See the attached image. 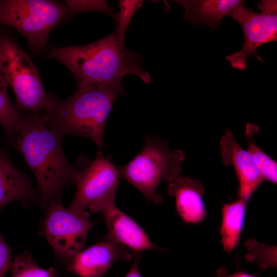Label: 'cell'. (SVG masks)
<instances>
[{
	"mask_svg": "<svg viewBox=\"0 0 277 277\" xmlns=\"http://www.w3.org/2000/svg\"><path fill=\"white\" fill-rule=\"evenodd\" d=\"M62 137L36 113L22 116L15 136L9 142L33 172L43 206L51 199H60L64 188L75 183L80 170L66 157Z\"/></svg>",
	"mask_w": 277,
	"mask_h": 277,
	"instance_id": "1",
	"label": "cell"
},
{
	"mask_svg": "<svg viewBox=\"0 0 277 277\" xmlns=\"http://www.w3.org/2000/svg\"><path fill=\"white\" fill-rule=\"evenodd\" d=\"M126 95L122 82H77L75 92L65 100L50 94L48 108L39 113L44 121L62 137H84L101 148L104 146V131L112 107L118 97Z\"/></svg>",
	"mask_w": 277,
	"mask_h": 277,
	"instance_id": "2",
	"label": "cell"
},
{
	"mask_svg": "<svg viewBox=\"0 0 277 277\" xmlns=\"http://www.w3.org/2000/svg\"><path fill=\"white\" fill-rule=\"evenodd\" d=\"M47 56L67 68L77 82L115 83L122 82L128 74L147 84L151 81L148 72L141 67L143 57L127 49L115 31L87 45L52 48Z\"/></svg>",
	"mask_w": 277,
	"mask_h": 277,
	"instance_id": "3",
	"label": "cell"
},
{
	"mask_svg": "<svg viewBox=\"0 0 277 277\" xmlns=\"http://www.w3.org/2000/svg\"><path fill=\"white\" fill-rule=\"evenodd\" d=\"M168 141L147 136L141 152L120 168L121 176L139 190L149 202L160 203L156 193L162 181L171 182L179 177L185 157L180 150H171Z\"/></svg>",
	"mask_w": 277,
	"mask_h": 277,
	"instance_id": "4",
	"label": "cell"
},
{
	"mask_svg": "<svg viewBox=\"0 0 277 277\" xmlns=\"http://www.w3.org/2000/svg\"><path fill=\"white\" fill-rule=\"evenodd\" d=\"M63 3L50 0H1L0 25L14 27L35 53L43 51L51 31L67 18Z\"/></svg>",
	"mask_w": 277,
	"mask_h": 277,
	"instance_id": "5",
	"label": "cell"
},
{
	"mask_svg": "<svg viewBox=\"0 0 277 277\" xmlns=\"http://www.w3.org/2000/svg\"><path fill=\"white\" fill-rule=\"evenodd\" d=\"M0 73L11 87L21 113H39L48 108L50 94L46 93L37 68L16 42L6 35L0 36Z\"/></svg>",
	"mask_w": 277,
	"mask_h": 277,
	"instance_id": "6",
	"label": "cell"
},
{
	"mask_svg": "<svg viewBox=\"0 0 277 277\" xmlns=\"http://www.w3.org/2000/svg\"><path fill=\"white\" fill-rule=\"evenodd\" d=\"M244 4L235 7L230 16L241 26L243 46L239 51L225 57L233 68L239 70L246 68V61L252 56L263 63L258 48L277 39L276 1H261L258 7L260 12L246 8Z\"/></svg>",
	"mask_w": 277,
	"mask_h": 277,
	"instance_id": "7",
	"label": "cell"
},
{
	"mask_svg": "<svg viewBox=\"0 0 277 277\" xmlns=\"http://www.w3.org/2000/svg\"><path fill=\"white\" fill-rule=\"evenodd\" d=\"M121 177L120 168L100 151L91 163L80 170L76 194L68 209L78 214L87 213V208L97 212L104 205L115 201Z\"/></svg>",
	"mask_w": 277,
	"mask_h": 277,
	"instance_id": "8",
	"label": "cell"
},
{
	"mask_svg": "<svg viewBox=\"0 0 277 277\" xmlns=\"http://www.w3.org/2000/svg\"><path fill=\"white\" fill-rule=\"evenodd\" d=\"M48 203L44 234L57 256L70 261L82 250L93 223L88 212L78 214L66 209L59 199H51Z\"/></svg>",
	"mask_w": 277,
	"mask_h": 277,
	"instance_id": "9",
	"label": "cell"
},
{
	"mask_svg": "<svg viewBox=\"0 0 277 277\" xmlns=\"http://www.w3.org/2000/svg\"><path fill=\"white\" fill-rule=\"evenodd\" d=\"M133 253L127 247L106 239L82 250L70 261L67 268L79 277H102L114 262L128 261Z\"/></svg>",
	"mask_w": 277,
	"mask_h": 277,
	"instance_id": "10",
	"label": "cell"
},
{
	"mask_svg": "<svg viewBox=\"0 0 277 277\" xmlns=\"http://www.w3.org/2000/svg\"><path fill=\"white\" fill-rule=\"evenodd\" d=\"M219 147L223 164L235 169L239 199L247 202L263 180L259 170L250 154L240 146L228 128L220 139Z\"/></svg>",
	"mask_w": 277,
	"mask_h": 277,
	"instance_id": "11",
	"label": "cell"
},
{
	"mask_svg": "<svg viewBox=\"0 0 277 277\" xmlns=\"http://www.w3.org/2000/svg\"><path fill=\"white\" fill-rule=\"evenodd\" d=\"M98 212L103 213L108 228L106 239L127 247L133 254L160 249L140 225L117 208L115 202L104 205Z\"/></svg>",
	"mask_w": 277,
	"mask_h": 277,
	"instance_id": "12",
	"label": "cell"
},
{
	"mask_svg": "<svg viewBox=\"0 0 277 277\" xmlns=\"http://www.w3.org/2000/svg\"><path fill=\"white\" fill-rule=\"evenodd\" d=\"M203 192L199 181L187 177H177L168 187V194L175 198L178 214L188 223L200 222L206 215Z\"/></svg>",
	"mask_w": 277,
	"mask_h": 277,
	"instance_id": "13",
	"label": "cell"
},
{
	"mask_svg": "<svg viewBox=\"0 0 277 277\" xmlns=\"http://www.w3.org/2000/svg\"><path fill=\"white\" fill-rule=\"evenodd\" d=\"M37 195L28 176L14 165L6 150H0V210L13 201L27 202Z\"/></svg>",
	"mask_w": 277,
	"mask_h": 277,
	"instance_id": "14",
	"label": "cell"
},
{
	"mask_svg": "<svg viewBox=\"0 0 277 277\" xmlns=\"http://www.w3.org/2000/svg\"><path fill=\"white\" fill-rule=\"evenodd\" d=\"M185 9V20L194 26L205 25L216 29L222 19L230 17L233 9L244 2L241 0H176Z\"/></svg>",
	"mask_w": 277,
	"mask_h": 277,
	"instance_id": "15",
	"label": "cell"
},
{
	"mask_svg": "<svg viewBox=\"0 0 277 277\" xmlns=\"http://www.w3.org/2000/svg\"><path fill=\"white\" fill-rule=\"evenodd\" d=\"M246 203L239 199L225 204L222 208V221L220 233L224 249L231 252L238 244L243 229Z\"/></svg>",
	"mask_w": 277,
	"mask_h": 277,
	"instance_id": "16",
	"label": "cell"
},
{
	"mask_svg": "<svg viewBox=\"0 0 277 277\" xmlns=\"http://www.w3.org/2000/svg\"><path fill=\"white\" fill-rule=\"evenodd\" d=\"M259 127L247 123L246 125L245 137L248 145V151L254 161L263 180L276 183L277 163L268 156L257 145L254 138L259 133Z\"/></svg>",
	"mask_w": 277,
	"mask_h": 277,
	"instance_id": "17",
	"label": "cell"
},
{
	"mask_svg": "<svg viewBox=\"0 0 277 277\" xmlns=\"http://www.w3.org/2000/svg\"><path fill=\"white\" fill-rule=\"evenodd\" d=\"M7 87V83L0 73V124L9 142L15 136L22 116L10 99Z\"/></svg>",
	"mask_w": 277,
	"mask_h": 277,
	"instance_id": "18",
	"label": "cell"
},
{
	"mask_svg": "<svg viewBox=\"0 0 277 277\" xmlns=\"http://www.w3.org/2000/svg\"><path fill=\"white\" fill-rule=\"evenodd\" d=\"M11 277H57L53 268L40 267L27 252L16 256L11 267Z\"/></svg>",
	"mask_w": 277,
	"mask_h": 277,
	"instance_id": "19",
	"label": "cell"
},
{
	"mask_svg": "<svg viewBox=\"0 0 277 277\" xmlns=\"http://www.w3.org/2000/svg\"><path fill=\"white\" fill-rule=\"evenodd\" d=\"M68 8L67 18H71L81 13L97 11L105 13L117 22V14L113 11L107 1L66 0Z\"/></svg>",
	"mask_w": 277,
	"mask_h": 277,
	"instance_id": "20",
	"label": "cell"
},
{
	"mask_svg": "<svg viewBox=\"0 0 277 277\" xmlns=\"http://www.w3.org/2000/svg\"><path fill=\"white\" fill-rule=\"evenodd\" d=\"M144 2L142 0H120V10L117 14V26L116 32L119 38L124 41L127 29L137 10Z\"/></svg>",
	"mask_w": 277,
	"mask_h": 277,
	"instance_id": "21",
	"label": "cell"
},
{
	"mask_svg": "<svg viewBox=\"0 0 277 277\" xmlns=\"http://www.w3.org/2000/svg\"><path fill=\"white\" fill-rule=\"evenodd\" d=\"M12 251L0 232V277H5L12 265Z\"/></svg>",
	"mask_w": 277,
	"mask_h": 277,
	"instance_id": "22",
	"label": "cell"
},
{
	"mask_svg": "<svg viewBox=\"0 0 277 277\" xmlns=\"http://www.w3.org/2000/svg\"><path fill=\"white\" fill-rule=\"evenodd\" d=\"M135 259L131 267L125 277H142L139 271L138 260L140 253H134Z\"/></svg>",
	"mask_w": 277,
	"mask_h": 277,
	"instance_id": "23",
	"label": "cell"
},
{
	"mask_svg": "<svg viewBox=\"0 0 277 277\" xmlns=\"http://www.w3.org/2000/svg\"><path fill=\"white\" fill-rule=\"evenodd\" d=\"M224 277H254L243 272H236L230 275H223Z\"/></svg>",
	"mask_w": 277,
	"mask_h": 277,
	"instance_id": "24",
	"label": "cell"
}]
</instances>
